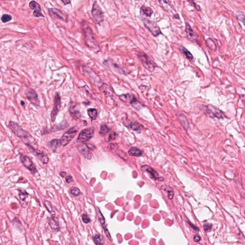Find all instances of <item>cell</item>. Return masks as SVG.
Returning <instances> with one entry per match:
<instances>
[{
	"label": "cell",
	"mask_w": 245,
	"mask_h": 245,
	"mask_svg": "<svg viewBox=\"0 0 245 245\" xmlns=\"http://www.w3.org/2000/svg\"><path fill=\"white\" fill-rule=\"evenodd\" d=\"M8 127L12 133L30 149L31 153L37 150V145L36 140L28 132L22 128L17 123L12 121L9 122Z\"/></svg>",
	"instance_id": "6da1fadb"
},
{
	"label": "cell",
	"mask_w": 245,
	"mask_h": 245,
	"mask_svg": "<svg viewBox=\"0 0 245 245\" xmlns=\"http://www.w3.org/2000/svg\"><path fill=\"white\" fill-rule=\"evenodd\" d=\"M83 30L85 42L87 46L91 49L98 50L99 48V46L95 39L91 28L89 27H86L84 28Z\"/></svg>",
	"instance_id": "7a4b0ae2"
},
{
	"label": "cell",
	"mask_w": 245,
	"mask_h": 245,
	"mask_svg": "<svg viewBox=\"0 0 245 245\" xmlns=\"http://www.w3.org/2000/svg\"><path fill=\"white\" fill-rule=\"evenodd\" d=\"M138 57L144 67L149 72H153L156 68L157 67V65L155 62L153 61L146 54H139L138 55Z\"/></svg>",
	"instance_id": "3957f363"
},
{
	"label": "cell",
	"mask_w": 245,
	"mask_h": 245,
	"mask_svg": "<svg viewBox=\"0 0 245 245\" xmlns=\"http://www.w3.org/2000/svg\"><path fill=\"white\" fill-rule=\"evenodd\" d=\"M78 129L79 128L77 126H75L66 132L60 139L61 145L65 146L69 144L75 137V135L78 132Z\"/></svg>",
	"instance_id": "277c9868"
},
{
	"label": "cell",
	"mask_w": 245,
	"mask_h": 245,
	"mask_svg": "<svg viewBox=\"0 0 245 245\" xmlns=\"http://www.w3.org/2000/svg\"><path fill=\"white\" fill-rule=\"evenodd\" d=\"M92 14L97 24H100L104 21L105 16L104 12L101 7L96 2L93 4Z\"/></svg>",
	"instance_id": "5b68a950"
},
{
	"label": "cell",
	"mask_w": 245,
	"mask_h": 245,
	"mask_svg": "<svg viewBox=\"0 0 245 245\" xmlns=\"http://www.w3.org/2000/svg\"><path fill=\"white\" fill-rule=\"evenodd\" d=\"M143 23L144 25L153 36H157L162 33L160 28L155 22L150 20L147 19H145L144 20Z\"/></svg>",
	"instance_id": "8992f818"
},
{
	"label": "cell",
	"mask_w": 245,
	"mask_h": 245,
	"mask_svg": "<svg viewBox=\"0 0 245 245\" xmlns=\"http://www.w3.org/2000/svg\"><path fill=\"white\" fill-rule=\"evenodd\" d=\"M20 160L24 166L27 167L33 174H35L37 172L36 166L28 157L24 155H21L20 156Z\"/></svg>",
	"instance_id": "52a82bcc"
},
{
	"label": "cell",
	"mask_w": 245,
	"mask_h": 245,
	"mask_svg": "<svg viewBox=\"0 0 245 245\" xmlns=\"http://www.w3.org/2000/svg\"><path fill=\"white\" fill-rule=\"evenodd\" d=\"M94 133V128L93 127H91L90 128L85 129L81 132L77 141L78 142H86L93 137Z\"/></svg>",
	"instance_id": "ba28073f"
},
{
	"label": "cell",
	"mask_w": 245,
	"mask_h": 245,
	"mask_svg": "<svg viewBox=\"0 0 245 245\" xmlns=\"http://www.w3.org/2000/svg\"><path fill=\"white\" fill-rule=\"evenodd\" d=\"M48 13L49 15H50L52 18L61 20L65 22H68V15L62 12L60 10L57 8H52L48 9Z\"/></svg>",
	"instance_id": "9c48e42d"
},
{
	"label": "cell",
	"mask_w": 245,
	"mask_h": 245,
	"mask_svg": "<svg viewBox=\"0 0 245 245\" xmlns=\"http://www.w3.org/2000/svg\"><path fill=\"white\" fill-rule=\"evenodd\" d=\"M60 108H61V99H60L59 93H57L54 98V107H53L52 111L51 112V121L52 122H54L56 119L57 114L60 111Z\"/></svg>",
	"instance_id": "30bf717a"
},
{
	"label": "cell",
	"mask_w": 245,
	"mask_h": 245,
	"mask_svg": "<svg viewBox=\"0 0 245 245\" xmlns=\"http://www.w3.org/2000/svg\"><path fill=\"white\" fill-rule=\"evenodd\" d=\"M25 94L27 99L31 102V103L35 106H39V100L38 95L35 90L32 89H28L26 90Z\"/></svg>",
	"instance_id": "8fae6325"
},
{
	"label": "cell",
	"mask_w": 245,
	"mask_h": 245,
	"mask_svg": "<svg viewBox=\"0 0 245 245\" xmlns=\"http://www.w3.org/2000/svg\"><path fill=\"white\" fill-rule=\"evenodd\" d=\"M29 6L32 10H34L33 15L36 17H44L41 12V8L38 3L35 1H32L29 4Z\"/></svg>",
	"instance_id": "7c38bea8"
},
{
	"label": "cell",
	"mask_w": 245,
	"mask_h": 245,
	"mask_svg": "<svg viewBox=\"0 0 245 245\" xmlns=\"http://www.w3.org/2000/svg\"><path fill=\"white\" fill-rule=\"evenodd\" d=\"M185 31L187 37L189 40L194 43L197 42V35L192 30L188 23L186 24Z\"/></svg>",
	"instance_id": "4fadbf2b"
},
{
	"label": "cell",
	"mask_w": 245,
	"mask_h": 245,
	"mask_svg": "<svg viewBox=\"0 0 245 245\" xmlns=\"http://www.w3.org/2000/svg\"><path fill=\"white\" fill-rule=\"evenodd\" d=\"M120 99L123 102L131 104L134 107L138 103V100L135 96L129 93L122 94L119 96Z\"/></svg>",
	"instance_id": "5bb4252c"
},
{
	"label": "cell",
	"mask_w": 245,
	"mask_h": 245,
	"mask_svg": "<svg viewBox=\"0 0 245 245\" xmlns=\"http://www.w3.org/2000/svg\"><path fill=\"white\" fill-rule=\"evenodd\" d=\"M206 111L211 117H214L219 119L223 117V113L221 111L211 105H209L207 106Z\"/></svg>",
	"instance_id": "9a60e30c"
},
{
	"label": "cell",
	"mask_w": 245,
	"mask_h": 245,
	"mask_svg": "<svg viewBox=\"0 0 245 245\" xmlns=\"http://www.w3.org/2000/svg\"><path fill=\"white\" fill-rule=\"evenodd\" d=\"M97 215H98V218H99V220L101 224H102V227L103 228V229H104V231H105V235L106 236H107L108 239H109L111 241H112V239L111 238V235L110 234V233L109 232L107 228L106 227V226L105 225V219L104 217V216L102 215V214L100 210L99 209V208H97Z\"/></svg>",
	"instance_id": "2e32d148"
},
{
	"label": "cell",
	"mask_w": 245,
	"mask_h": 245,
	"mask_svg": "<svg viewBox=\"0 0 245 245\" xmlns=\"http://www.w3.org/2000/svg\"><path fill=\"white\" fill-rule=\"evenodd\" d=\"M141 169H142V170L146 171L147 173L149 174L151 178L155 179V180L158 179V180H159V181H162V180L161 179V178H162L158 177V173L155 170H154V169H153L152 167H150L149 166L144 165V166H142Z\"/></svg>",
	"instance_id": "e0dca14e"
},
{
	"label": "cell",
	"mask_w": 245,
	"mask_h": 245,
	"mask_svg": "<svg viewBox=\"0 0 245 245\" xmlns=\"http://www.w3.org/2000/svg\"><path fill=\"white\" fill-rule=\"evenodd\" d=\"M78 150L80 152L88 159H91L92 157V153L90 152V149L86 144H82L78 147Z\"/></svg>",
	"instance_id": "ac0fdd59"
},
{
	"label": "cell",
	"mask_w": 245,
	"mask_h": 245,
	"mask_svg": "<svg viewBox=\"0 0 245 245\" xmlns=\"http://www.w3.org/2000/svg\"><path fill=\"white\" fill-rule=\"evenodd\" d=\"M35 156L38 158L39 160L43 164H47L49 161V159L48 158V156L44 154V153L37 152V150H36L32 153Z\"/></svg>",
	"instance_id": "d6986e66"
},
{
	"label": "cell",
	"mask_w": 245,
	"mask_h": 245,
	"mask_svg": "<svg viewBox=\"0 0 245 245\" xmlns=\"http://www.w3.org/2000/svg\"><path fill=\"white\" fill-rule=\"evenodd\" d=\"M48 223L50 227L53 231L55 232H57L60 230V227L58 222L56 220L54 217H52L48 219Z\"/></svg>",
	"instance_id": "ffe728a7"
},
{
	"label": "cell",
	"mask_w": 245,
	"mask_h": 245,
	"mask_svg": "<svg viewBox=\"0 0 245 245\" xmlns=\"http://www.w3.org/2000/svg\"><path fill=\"white\" fill-rule=\"evenodd\" d=\"M179 50L182 52V53L184 54L185 55L186 57L190 61H192L194 58L192 56V55L190 51L188 50L186 48L183 47V46H180L179 48Z\"/></svg>",
	"instance_id": "44dd1931"
},
{
	"label": "cell",
	"mask_w": 245,
	"mask_h": 245,
	"mask_svg": "<svg viewBox=\"0 0 245 245\" xmlns=\"http://www.w3.org/2000/svg\"><path fill=\"white\" fill-rule=\"evenodd\" d=\"M68 123L63 121L61 124H60L58 125H55L53 126L51 129V131L54 132L56 131H59V130H61L64 129H65L68 126Z\"/></svg>",
	"instance_id": "7402d4cb"
},
{
	"label": "cell",
	"mask_w": 245,
	"mask_h": 245,
	"mask_svg": "<svg viewBox=\"0 0 245 245\" xmlns=\"http://www.w3.org/2000/svg\"><path fill=\"white\" fill-rule=\"evenodd\" d=\"M140 10L141 12H142L144 15H146L147 17H150L153 13L152 9L146 6H142L141 7Z\"/></svg>",
	"instance_id": "603a6c76"
},
{
	"label": "cell",
	"mask_w": 245,
	"mask_h": 245,
	"mask_svg": "<svg viewBox=\"0 0 245 245\" xmlns=\"http://www.w3.org/2000/svg\"><path fill=\"white\" fill-rule=\"evenodd\" d=\"M128 153L130 155L136 157H140L142 155V152L140 150L134 147H132L131 149L129 150Z\"/></svg>",
	"instance_id": "cb8c5ba5"
},
{
	"label": "cell",
	"mask_w": 245,
	"mask_h": 245,
	"mask_svg": "<svg viewBox=\"0 0 245 245\" xmlns=\"http://www.w3.org/2000/svg\"><path fill=\"white\" fill-rule=\"evenodd\" d=\"M18 191H19V197L20 200L23 202H25L28 197L29 194H28V193L25 190L18 189Z\"/></svg>",
	"instance_id": "d4e9b609"
},
{
	"label": "cell",
	"mask_w": 245,
	"mask_h": 245,
	"mask_svg": "<svg viewBox=\"0 0 245 245\" xmlns=\"http://www.w3.org/2000/svg\"><path fill=\"white\" fill-rule=\"evenodd\" d=\"M93 241L96 245H103L104 244V238L99 234H96L93 237Z\"/></svg>",
	"instance_id": "484cf974"
},
{
	"label": "cell",
	"mask_w": 245,
	"mask_h": 245,
	"mask_svg": "<svg viewBox=\"0 0 245 245\" xmlns=\"http://www.w3.org/2000/svg\"><path fill=\"white\" fill-rule=\"evenodd\" d=\"M162 189L167 191L168 194V197L170 199H173L174 196V192L173 189L170 186L167 185L163 186L162 187Z\"/></svg>",
	"instance_id": "4316f807"
},
{
	"label": "cell",
	"mask_w": 245,
	"mask_h": 245,
	"mask_svg": "<svg viewBox=\"0 0 245 245\" xmlns=\"http://www.w3.org/2000/svg\"><path fill=\"white\" fill-rule=\"evenodd\" d=\"M61 145L60 142V140L59 139H53L50 142V146L51 149L53 150H56L57 148L59 147Z\"/></svg>",
	"instance_id": "83f0119b"
},
{
	"label": "cell",
	"mask_w": 245,
	"mask_h": 245,
	"mask_svg": "<svg viewBox=\"0 0 245 245\" xmlns=\"http://www.w3.org/2000/svg\"><path fill=\"white\" fill-rule=\"evenodd\" d=\"M88 114L92 119L95 120L97 117V111L95 109L90 108L88 110Z\"/></svg>",
	"instance_id": "f1b7e54d"
},
{
	"label": "cell",
	"mask_w": 245,
	"mask_h": 245,
	"mask_svg": "<svg viewBox=\"0 0 245 245\" xmlns=\"http://www.w3.org/2000/svg\"><path fill=\"white\" fill-rule=\"evenodd\" d=\"M130 127H131V128L133 130H134V131L138 132L139 133H140L141 131L142 126H141L140 124H139L138 122H134L132 123L131 125H130Z\"/></svg>",
	"instance_id": "f546056e"
},
{
	"label": "cell",
	"mask_w": 245,
	"mask_h": 245,
	"mask_svg": "<svg viewBox=\"0 0 245 245\" xmlns=\"http://www.w3.org/2000/svg\"><path fill=\"white\" fill-rule=\"evenodd\" d=\"M110 131V129L107 126L104 125H102L101 126L100 130L99 131L100 134H101L102 136H105L106 134H107L109 133V132Z\"/></svg>",
	"instance_id": "4dcf8cb0"
},
{
	"label": "cell",
	"mask_w": 245,
	"mask_h": 245,
	"mask_svg": "<svg viewBox=\"0 0 245 245\" xmlns=\"http://www.w3.org/2000/svg\"><path fill=\"white\" fill-rule=\"evenodd\" d=\"M206 44L208 46L209 48H210L214 50H215L216 49V46L214 42L212 41V40L210 38H208L206 40Z\"/></svg>",
	"instance_id": "1f68e13d"
},
{
	"label": "cell",
	"mask_w": 245,
	"mask_h": 245,
	"mask_svg": "<svg viewBox=\"0 0 245 245\" xmlns=\"http://www.w3.org/2000/svg\"><path fill=\"white\" fill-rule=\"evenodd\" d=\"M12 16L11 15H7V14H4L2 16V17L1 18V20H2V21L3 23H5L6 22H8L9 21H11L12 20Z\"/></svg>",
	"instance_id": "d6a6232c"
},
{
	"label": "cell",
	"mask_w": 245,
	"mask_h": 245,
	"mask_svg": "<svg viewBox=\"0 0 245 245\" xmlns=\"http://www.w3.org/2000/svg\"><path fill=\"white\" fill-rule=\"evenodd\" d=\"M44 204L48 210V211L49 212H52L53 211V208L51 204V203L47 200L44 201Z\"/></svg>",
	"instance_id": "836d02e7"
},
{
	"label": "cell",
	"mask_w": 245,
	"mask_h": 245,
	"mask_svg": "<svg viewBox=\"0 0 245 245\" xmlns=\"http://www.w3.org/2000/svg\"><path fill=\"white\" fill-rule=\"evenodd\" d=\"M70 192L72 195L76 196H79L81 194L80 190L77 187H72L70 190Z\"/></svg>",
	"instance_id": "e575fe53"
},
{
	"label": "cell",
	"mask_w": 245,
	"mask_h": 245,
	"mask_svg": "<svg viewBox=\"0 0 245 245\" xmlns=\"http://www.w3.org/2000/svg\"><path fill=\"white\" fill-rule=\"evenodd\" d=\"M82 221H83L84 223L85 224H88L89 223H90V218H89V216L87 215H86V214H83L82 215Z\"/></svg>",
	"instance_id": "d590c367"
},
{
	"label": "cell",
	"mask_w": 245,
	"mask_h": 245,
	"mask_svg": "<svg viewBox=\"0 0 245 245\" xmlns=\"http://www.w3.org/2000/svg\"><path fill=\"white\" fill-rule=\"evenodd\" d=\"M70 114H72V117H74L75 119L76 118V117L79 118V117H81V114H80V113L79 111L75 110L73 112H70Z\"/></svg>",
	"instance_id": "8d00e7d4"
},
{
	"label": "cell",
	"mask_w": 245,
	"mask_h": 245,
	"mask_svg": "<svg viewBox=\"0 0 245 245\" xmlns=\"http://www.w3.org/2000/svg\"><path fill=\"white\" fill-rule=\"evenodd\" d=\"M188 2L191 3V4H192L193 6H194V7L196 8V9L197 11H200V7L199 5H198L196 3H195L194 1H188Z\"/></svg>",
	"instance_id": "74e56055"
},
{
	"label": "cell",
	"mask_w": 245,
	"mask_h": 245,
	"mask_svg": "<svg viewBox=\"0 0 245 245\" xmlns=\"http://www.w3.org/2000/svg\"><path fill=\"white\" fill-rule=\"evenodd\" d=\"M212 224H206L204 225V229L205 231H209L211 230V227H212Z\"/></svg>",
	"instance_id": "f35d334b"
},
{
	"label": "cell",
	"mask_w": 245,
	"mask_h": 245,
	"mask_svg": "<svg viewBox=\"0 0 245 245\" xmlns=\"http://www.w3.org/2000/svg\"><path fill=\"white\" fill-rule=\"evenodd\" d=\"M115 137H116V134L115 133H113L112 134H111L109 137V140H114L115 138Z\"/></svg>",
	"instance_id": "ab89813d"
},
{
	"label": "cell",
	"mask_w": 245,
	"mask_h": 245,
	"mask_svg": "<svg viewBox=\"0 0 245 245\" xmlns=\"http://www.w3.org/2000/svg\"><path fill=\"white\" fill-rule=\"evenodd\" d=\"M66 182L68 183H70L73 182V179L71 176H68L66 178Z\"/></svg>",
	"instance_id": "60d3db41"
},
{
	"label": "cell",
	"mask_w": 245,
	"mask_h": 245,
	"mask_svg": "<svg viewBox=\"0 0 245 245\" xmlns=\"http://www.w3.org/2000/svg\"><path fill=\"white\" fill-rule=\"evenodd\" d=\"M200 237L198 235H195L194 236V240L195 242H198L200 241Z\"/></svg>",
	"instance_id": "b9f144b4"
},
{
	"label": "cell",
	"mask_w": 245,
	"mask_h": 245,
	"mask_svg": "<svg viewBox=\"0 0 245 245\" xmlns=\"http://www.w3.org/2000/svg\"><path fill=\"white\" fill-rule=\"evenodd\" d=\"M61 2L63 3V4L64 5H67V4H68L69 3H70V1H65V0H61Z\"/></svg>",
	"instance_id": "7bdbcfd3"
},
{
	"label": "cell",
	"mask_w": 245,
	"mask_h": 245,
	"mask_svg": "<svg viewBox=\"0 0 245 245\" xmlns=\"http://www.w3.org/2000/svg\"><path fill=\"white\" fill-rule=\"evenodd\" d=\"M60 176H61L62 177H64L66 175V172H61L60 173Z\"/></svg>",
	"instance_id": "ee69618b"
},
{
	"label": "cell",
	"mask_w": 245,
	"mask_h": 245,
	"mask_svg": "<svg viewBox=\"0 0 245 245\" xmlns=\"http://www.w3.org/2000/svg\"><path fill=\"white\" fill-rule=\"evenodd\" d=\"M173 17L174 18H176V19H179V16L178 14L174 15Z\"/></svg>",
	"instance_id": "f6af8a7d"
},
{
	"label": "cell",
	"mask_w": 245,
	"mask_h": 245,
	"mask_svg": "<svg viewBox=\"0 0 245 245\" xmlns=\"http://www.w3.org/2000/svg\"><path fill=\"white\" fill-rule=\"evenodd\" d=\"M21 105H22L23 106H24V105H25V103H24V101H21Z\"/></svg>",
	"instance_id": "bcb514c9"
}]
</instances>
